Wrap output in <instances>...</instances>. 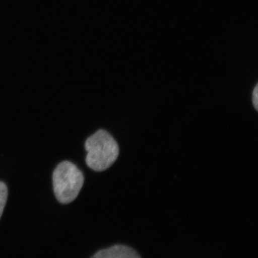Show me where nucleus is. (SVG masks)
<instances>
[{
    "mask_svg": "<svg viewBox=\"0 0 258 258\" xmlns=\"http://www.w3.org/2000/svg\"><path fill=\"white\" fill-rule=\"evenodd\" d=\"M252 103H253L254 108L256 111L258 110V85L256 84L254 86L253 91H252Z\"/></svg>",
    "mask_w": 258,
    "mask_h": 258,
    "instance_id": "nucleus-5",
    "label": "nucleus"
},
{
    "mask_svg": "<svg viewBox=\"0 0 258 258\" xmlns=\"http://www.w3.org/2000/svg\"><path fill=\"white\" fill-rule=\"evenodd\" d=\"M52 182L57 201L66 205L74 201L79 195L84 183V176L74 164L64 161L55 168Z\"/></svg>",
    "mask_w": 258,
    "mask_h": 258,
    "instance_id": "nucleus-2",
    "label": "nucleus"
},
{
    "mask_svg": "<svg viewBox=\"0 0 258 258\" xmlns=\"http://www.w3.org/2000/svg\"><path fill=\"white\" fill-rule=\"evenodd\" d=\"M91 258H141L139 254L128 246L115 245L101 249Z\"/></svg>",
    "mask_w": 258,
    "mask_h": 258,
    "instance_id": "nucleus-3",
    "label": "nucleus"
},
{
    "mask_svg": "<svg viewBox=\"0 0 258 258\" xmlns=\"http://www.w3.org/2000/svg\"><path fill=\"white\" fill-rule=\"evenodd\" d=\"M87 152L86 161L93 171H103L114 164L119 155V147L111 134L99 130L89 137L85 143Z\"/></svg>",
    "mask_w": 258,
    "mask_h": 258,
    "instance_id": "nucleus-1",
    "label": "nucleus"
},
{
    "mask_svg": "<svg viewBox=\"0 0 258 258\" xmlns=\"http://www.w3.org/2000/svg\"><path fill=\"white\" fill-rule=\"evenodd\" d=\"M8 187L3 181H0V218L3 215L7 200H8Z\"/></svg>",
    "mask_w": 258,
    "mask_h": 258,
    "instance_id": "nucleus-4",
    "label": "nucleus"
}]
</instances>
